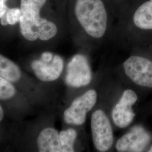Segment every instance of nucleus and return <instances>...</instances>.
Listing matches in <instances>:
<instances>
[{
    "instance_id": "obj_18",
    "label": "nucleus",
    "mask_w": 152,
    "mask_h": 152,
    "mask_svg": "<svg viewBox=\"0 0 152 152\" xmlns=\"http://www.w3.org/2000/svg\"><path fill=\"white\" fill-rule=\"evenodd\" d=\"M4 118V110L2 106H0V121H1Z\"/></svg>"
},
{
    "instance_id": "obj_11",
    "label": "nucleus",
    "mask_w": 152,
    "mask_h": 152,
    "mask_svg": "<svg viewBox=\"0 0 152 152\" xmlns=\"http://www.w3.org/2000/svg\"><path fill=\"white\" fill-rule=\"evenodd\" d=\"M133 21L136 27L144 30H152V0H148L136 10Z\"/></svg>"
},
{
    "instance_id": "obj_7",
    "label": "nucleus",
    "mask_w": 152,
    "mask_h": 152,
    "mask_svg": "<svg viewBox=\"0 0 152 152\" xmlns=\"http://www.w3.org/2000/svg\"><path fill=\"white\" fill-rule=\"evenodd\" d=\"M137 100V96L134 91L127 89L123 92L112 112L113 122L117 127L125 128L131 124L135 115L132 107Z\"/></svg>"
},
{
    "instance_id": "obj_4",
    "label": "nucleus",
    "mask_w": 152,
    "mask_h": 152,
    "mask_svg": "<svg viewBox=\"0 0 152 152\" xmlns=\"http://www.w3.org/2000/svg\"><path fill=\"white\" fill-rule=\"evenodd\" d=\"M126 75L135 84L152 88V61L139 56H132L124 63Z\"/></svg>"
},
{
    "instance_id": "obj_20",
    "label": "nucleus",
    "mask_w": 152,
    "mask_h": 152,
    "mask_svg": "<svg viewBox=\"0 0 152 152\" xmlns=\"http://www.w3.org/2000/svg\"><path fill=\"white\" fill-rule=\"evenodd\" d=\"M6 1V0H0V1H2V2H5Z\"/></svg>"
},
{
    "instance_id": "obj_1",
    "label": "nucleus",
    "mask_w": 152,
    "mask_h": 152,
    "mask_svg": "<svg viewBox=\"0 0 152 152\" xmlns=\"http://www.w3.org/2000/svg\"><path fill=\"white\" fill-rule=\"evenodd\" d=\"M46 0H21V19L19 22L22 36L30 41L37 38L48 41L56 34L58 29L54 23L42 18L39 12Z\"/></svg>"
},
{
    "instance_id": "obj_15",
    "label": "nucleus",
    "mask_w": 152,
    "mask_h": 152,
    "mask_svg": "<svg viewBox=\"0 0 152 152\" xmlns=\"http://www.w3.org/2000/svg\"><path fill=\"white\" fill-rule=\"evenodd\" d=\"M22 16L21 10L19 9H10L7 12V21L8 24L14 25L20 22Z\"/></svg>"
},
{
    "instance_id": "obj_13",
    "label": "nucleus",
    "mask_w": 152,
    "mask_h": 152,
    "mask_svg": "<svg viewBox=\"0 0 152 152\" xmlns=\"http://www.w3.org/2000/svg\"><path fill=\"white\" fill-rule=\"evenodd\" d=\"M61 152H75L74 145L76 140L77 133L73 129H68L62 131L59 133Z\"/></svg>"
},
{
    "instance_id": "obj_12",
    "label": "nucleus",
    "mask_w": 152,
    "mask_h": 152,
    "mask_svg": "<svg viewBox=\"0 0 152 152\" xmlns=\"http://www.w3.org/2000/svg\"><path fill=\"white\" fill-rule=\"evenodd\" d=\"M0 76L10 82L18 81L21 77L20 69L12 61L2 55L0 56Z\"/></svg>"
},
{
    "instance_id": "obj_19",
    "label": "nucleus",
    "mask_w": 152,
    "mask_h": 152,
    "mask_svg": "<svg viewBox=\"0 0 152 152\" xmlns=\"http://www.w3.org/2000/svg\"><path fill=\"white\" fill-rule=\"evenodd\" d=\"M148 152H152V145L151 146V147H150V148H149V149Z\"/></svg>"
},
{
    "instance_id": "obj_2",
    "label": "nucleus",
    "mask_w": 152,
    "mask_h": 152,
    "mask_svg": "<svg viewBox=\"0 0 152 152\" xmlns=\"http://www.w3.org/2000/svg\"><path fill=\"white\" fill-rule=\"evenodd\" d=\"M75 11L88 34L95 38L103 36L107 27V13L102 0H77Z\"/></svg>"
},
{
    "instance_id": "obj_5",
    "label": "nucleus",
    "mask_w": 152,
    "mask_h": 152,
    "mask_svg": "<svg viewBox=\"0 0 152 152\" xmlns=\"http://www.w3.org/2000/svg\"><path fill=\"white\" fill-rule=\"evenodd\" d=\"M97 93L89 90L76 99L64 112V120L68 124L81 125L85 122L86 114L96 103Z\"/></svg>"
},
{
    "instance_id": "obj_17",
    "label": "nucleus",
    "mask_w": 152,
    "mask_h": 152,
    "mask_svg": "<svg viewBox=\"0 0 152 152\" xmlns=\"http://www.w3.org/2000/svg\"><path fill=\"white\" fill-rule=\"evenodd\" d=\"M8 10L9 9L7 6L6 5L5 2L0 1V18L7 14Z\"/></svg>"
},
{
    "instance_id": "obj_10",
    "label": "nucleus",
    "mask_w": 152,
    "mask_h": 152,
    "mask_svg": "<svg viewBox=\"0 0 152 152\" xmlns=\"http://www.w3.org/2000/svg\"><path fill=\"white\" fill-rule=\"evenodd\" d=\"M37 143L39 152H61L59 133L53 128L48 127L42 130Z\"/></svg>"
},
{
    "instance_id": "obj_9",
    "label": "nucleus",
    "mask_w": 152,
    "mask_h": 152,
    "mask_svg": "<svg viewBox=\"0 0 152 152\" xmlns=\"http://www.w3.org/2000/svg\"><path fill=\"white\" fill-rule=\"evenodd\" d=\"M33 71L39 80L54 81L60 77L64 68V62L60 56L55 55L50 62L41 60H33L31 63Z\"/></svg>"
},
{
    "instance_id": "obj_6",
    "label": "nucleus",
    "mask_w": 152,
    "mask_h": 152,
    "mask_svg": "<svg viewBox=\"0 0 152 152\" xmlns=\"http://www.w3.org/2000/svg\"><path fill=\"white\" fill-rule=\"evenodd\" d=\"M91 80V70L86 58L81 54L74 56L67 65L66 83L71 87L79 88L87 86Z\"/></svg>"
},
{
    "instance_id": "obj_16",
    "label": "nucleus",
    "mask_w": 152,
    "mask_h": 152,
    "mask_svg": "<svg viewBox=\"0 0 152 152\" xmlns=\"http://www.w3.org/2000/svg\"><path fill=\"white\" fill-rule=\"evenodd\" d=\"M54 55L50 52H45L41 55V59L45 62H50L54 58Z\"/></svg>"
},
{
    "instance_id": "obj_3",
    "label": "nucleus",
    "mask_w": 152,
    "mask_h": 152,
    "mask_svg": "<svg viewBox=\"0 0 152 152\" xmlns=\"http://www.w3.org/2000/svg\"><path fill=\"white\" fill-rule=\"evenodd\" d=\"M91 129L96 150L101 152L108 151L113 143V133L109 120L103 110H97L93 113Z\"/></svg>"
},
{
    "instance_id": "obj_14",
    "label": "nucleus",
    "mask_w": 152,
    "mask_h": 152,
    "mask_svg": "<svg viewBox=\"0 0 152 152\" xmlns=\"http://www.w3.org/2000/svg\"><path fill=\"white\" fill-rule=\"evenodd\" d=\"M10 82L3 77H0V99L1 100L9 99L15 95L16 90Z\"/></svg>"
},
{
    "instance_id": "obj_8",
    "label": "nucleus",
    "mask_w": 152,
    "mask_h": 152,
    "mask_svg": "<svg viewBox=\"0 0 152 152\" xmlns=\"http://www.w3.org/2000/svg\"><path fill=\"white\" fill-rule=\"evenodd\" d=\"M151 140V135L142 127L136 126L117 141L118 152H142Z\"/></svg>"
}]
</instances>
